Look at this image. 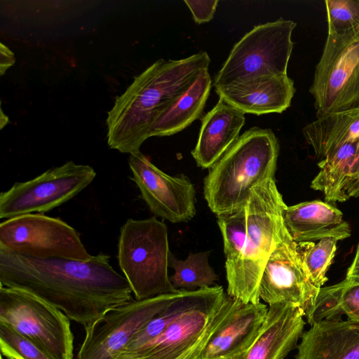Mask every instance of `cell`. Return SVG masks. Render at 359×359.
<instances>
[{
  "label": "cell",
  "mask_w": 359,
  "mask_h": 359,
  "mask_svg": "<svg viewBox=\"0 0 359 359\" xmlns=\"http://www.w3.org/2000/svg\"><path fill=\"white\" fill-rule=\"evenodd\" d=\"M0 284L38 297L83 327L134 299L126 278L103 253L82 261L36 258L0 248Z\"/></svg>",
  "instance_id": "cell-1"
},
{
  "label": "cell",
  "mask_w": 359,
  "mask_h": 359,
  "mask_svg": "<svg viewBox=\"0 0 359 359\" xmlns=\"http://www.w3.org/2000/svg\"><path fill=\"white\" fill-rule=\"evenodd\" d=\"M210 64L208 53L201 51L180 60H158L136 76L107 112L108 146L124 154L140 151L156 118Z\"/></svg>",
  "instance_id": "cell-2"
},
{
  "label": "cell",
  "mask_w": 359,
  "mask_h": 359,
  "mask_svg": "<svg viewBox=\"0 0 359 359\" xmlns=\"http://www.w3.org/2000/svg\"><path fill=\"white\" fill-rule=\"evenodd\" d=\"M279 143L269 128L245 130L210 168L203 193L217 216L232 213L245 206L252 189L274 178Z\"/></svg>",
  "instance_id": "cell-3"
},
{
  "label": "cell",
  "mask_w": 359,
  "mask_h": 359,
  "mask_svg": "<svg viewBox=\"0 0 359 359\" xmlns=\"http://www.w3.org/2000/svg\"><path fill=\"white\" fill-rule=\"evenodd\" d=\"M274 178L255 187L246 203L247 237L233 273L226 276L227 295L244 303H259V285L267 261L287 229L286 208Z\"/></svg>",
  "instance_id": "cell-4"
},
{
  "label": "cell",
  "mask_w": 359,
  "mask_h": 359,
  "mask_svg": "<svg viewBox=\"0 0 359 359\" xmlns=\"http://www.w3.org/2000/svg\"><path fill=\"white\" fill-rule=\"evenodd\" d=\"M166 225L156 217L128 219L121 226L118 262L136 300L176 292L168 273L171 255Z\"/></svg>",
  "instance_id": "cell-5"
},
{
  "label": "cell",
  "mask_w": 359,
  "mask_h": 359,
  "mask_svg": "<svg viewBox=\"0 0 359 359\" xmlns=\"http://www.w3.org/2000/svg\"><path fill=\"white\" fill-rule=\"evenodd\" d=\"M296 26L295 22L283 18L254 26L231 48L215 76V88L261 76L287 74Z\"/></svg>",
  "instance_id": "cell-6"
},
{
  "label": "cell",
  "mask_w": 359,
  "mask_h": 359,
  "mask_svg": "<svg viewBox=\"0 0 359 359\" xmlns=\"http://www.w3.org/2000/svg\"><path fill=\"white\" fill-rule=\"evenodd\" d=\"M0 323L28 338L51 359H73L70 319L32 294L1 285Z\"/></svg>",
  "instance_id": "cell-7"
},
{
  "label": "cell",
  "mask_w": 359,
  "mask_h": 359,
  "mask_svg": "<svg viewBox=\"0 0 359 359\" xmlns=\"http://www.w3.org/2000/svg\"><path fill=\"white\" fill-rule=\"evenodd\" d=\"M309 92L316 117L359 106V27L327 36Z\"/></svg>",
  "instance_id": "cell-8"
},
{
  "label": "cell",
  "mask_w": 359,
  "mask_h": 359,
  "mask_svg": "<svg viewBox=\"0 0 359 359\" xmlns=\"http://www.w3.org/2000/svg\"><path fill=\"white\" fill-rule=\"evenodd\" d=\"M95 177L93 167L69 161L30 180L15 182L0 194V218L48 212L79 194Z\"/></svg>",
  "instance_id": "cell-9"
},
{
  "label": "cell",
  "mask_w": 359,
  "mask_h": 359,
  "mask_svg": "<svg viewBox=\"0 0 359 359\" xmlns=\"http://www.w3.org/2000/svg\"><path fill=\"white\" fill-rule=\"evenodd\" d=\"M0 248L36 258L88 260L80 234L60 219L41 213L7 219L0 224Z\"/></svg>",
  "instance_id": "cell-10"
},
{
  "label": "cell",
  "mask_w": 359,
  "mask_h": 359,
  "mask_svg": "<svg viewBox=\"0 0 359 359\" xmlns=\"http://www.w3.org/2000/svg\"><path fill=\"white\" fill-rule=\"evenodd\" d=\"M180 291L143 300L134 299L83 327L85 337L76 359H116L135 334L163 311Z\"/></svg>",
  "instance_id": "cell-11"
},
{
  "label": "cell",
  "mask_w": 359,
  "mask_h": 359,
  "mask_svg": "<svg viewBox=\"0 0 359 359\" xmlns=\"http://www.w3.org/2000/svg\"><path fill=\"white\" fill-rule=\"evenodd\" d=\"M320 290L305 268L299 243L294 241L287 231L264 267L259 285V299L269 306L293 304L306 313L314 305Z\"/></svg>",
  "instance_id": "cell-12"
},
{
  "label": "cell",
  "mask_w": 359,
  "mask_h": 359,
  "mask_svg": "<svg viewBox=\"0 0 359 359\" xmlns=\"http://www.w3.org/2000/svg\"><path fill=\"white\" fill-rule=\"evenodd\" d=\"M129 166L152 213L172 223L188 222L195 216L196 190L186 175H167L140 151L130 154Z\"/></svg>",
  "instance_id": "cell-13"
},
{
  "label": "cell",
  "mask_w": 359,
  "mask_h": 359,
  "mask_svg": "<svg viewBox=\"0 0 359 359\" xmlns=\"http://www.w3.org/2000/svg\"><path fill=\"white\" fill-rule=\"evenodd\" d=\"M226 297L222 286L209 287L198 302L175 319L156 339L123 359H183L203 337Z\"/></svg>",
  "instance_id": "cell-14"
},
{
  "label": "cell",
  "mask_w": 359,
  "mask_h": 359,
  "mask_svg": "<svg viewBox=\"0 0 359 359\" xmlns=\"http://www.w3.org/2000/svg\"><path fill=\"white\" fill-rule=\"evenodd\" d=\"M268 309L261 302L244 303L235 299L231 311L207 341L201 359H233L243 353L261 331Z\"/></svg>",
  "instance_id": "cell-15"
},
{
  "label": "cell",
  "mask_w": 359,
  "mask_h": 359,
  "mask_svg": "<svg viewBox=\"0 0 359 359\" xmlns=\"http://www.w3.org/2000/svg\"><path fill=\"white\" fill-rule=\"evenodd\" d=\"M219 98L244 114H280L291 104L295 93L287 74L261 76L215 88Z\"/></svg>",
  "instance_id": "cell-16"
},
{
  "label": "cell",
  "mask_w": 359,
  "mask_h": 359,
  "mask_svg": "<svg viewBox=\"0 0 359 359\" xmlns=\"http://www.w3.org/2000/svg\"><path fill=\"white\" fill-rule=\"evenodd\" d=\"M304 309L293 304L269 306L265 322L254 342L233 359H284L304 332Z\"/></svg>",
  "instance_id": "cell-17"
},
{
  "label": "cell",
  "mask_w": 359,
  "mask_h": 359,
  "mask_svg": "<svg viewBox=\"0 0 359 359\" xmlns=\"http://www.w3.org/2000/svg\"><path fill=\"white\" fill-rule=\"evenodd\" d=\"M285 226L296 243L314 242L325 238L341 241L351 236L343 213L326 201L313 200L286 206L283 212Z\"/></svg>",
  "instance_id": "cell-18"
},
{
  "label": "cell",
  "mask_w": 359,
  "mask_h": 359,
  "mask_svg": "<svg viewBox=\"0 0 359 359\" xmlns=\"http://www.w3.org/2000/svg\"><path fill=\"white\" fill-rule=\"evenodd\" d=\"M245 114L219 98L202 118L197 143L191 151L197 165L210 168L238 139Z\"/></svg>",
  "instance_id": "cell-19"
},
{
  "label": "cell",
  "mask_w": 359,
  "mask_h": 359,
  "mask_svg": "<svg viewBox=\"0 0 359 359\" xmlns=\"http://www.w3.org/2000/svg\"><path fill=\"white\" fill-rule=\"evenodd\" d=\"M295 359H359V323L341 319L314 323L303 332Z\"/></svg>",
  "instance_id": "cell-20"
},
{
  "label": "cell",
  "mask_w": 359,
  "mask_h": 359,
  "mask_svg": "<svg viewBox=\"0 0 359 359\" xmlns=\"http://www.w3.org/2000/svg\"><path fill=\"white\" fill-rule=\"evenodd\" d=\"M212 84L208 69L201 72L156 118L151 126L149 137L172 135L199 118L210 95Z\"/></svg>",
  "instance_id": "cell-21"
},
{
  "label": "cell",
  "mask_w": 359,
  "mask_h": 359,
  "mask_svg": "<svg viewBox=\"0 0 359 359\" xmlns=\"http://www.w3.org/2000/svg\"><path fill=\"white\" fill-rule=\"evenodd\" d=\"M302 133L321 161L341 145L359 142V106L317 117Z\"/></svg>",
  "instance_id": "cell-22"
},
{
  "label": "cell",
  "mask_w": 359,
  "mask_h": 359,
  "mask_svg": "<svg viewBox=\"0 0 359 359\" xmlns=\"http://www.w3.org/2000/svg\"><path fill=\"white\" fill-rule=\"evenodd\" d=\"M358 154L359 142H347L339 147L319 161L320 170L312 180L311 187L323 192L327 203L345 201L343 187Z\"/></svg>",
  "instance_id": "cell-23"
},
{
  "label": "cell",
  "mask_w": 359,
  "mask_h": 359,
  "mask_svg": "<svg viewBox=\"0 0 359 359\" xmlns=\"http://www.w3.org/2000/svg\"><path fill=\"white\" fill-rule=\"evenodd\" d=\"M341 315L359 323V283L346 280L321 287L313 307L305 313L311 325L321 320H339Z\"/></svg>",
  "instance_id": "cell-24"
},
{
  "label": "cell",
  "mask_w": 359,
  "mask_h": 359,
  "mask_svg": "<svg viewBox=\"0 0 359 359\" xmlns=\"http://www.w3.org/2000/svg\"><path fill=\"white\" fill-rule=\"evenodd\" d=\"M210 251L191 253L184 260L171 253L169 266L175 270L170 280L176 290H196L215 286L218 278L208 263Z\"/></svg>",
  "instance_id": "cell-25"
},
{
  "label": "cell",
  "mask_w": 359,
  "mask_h": 359,
  "mask_svg": "<svg viewBox=\"0 0 359 359\" xmlns=\"http://www.w3.org/2000/svg\"><path fill=\"white\" fill-rule=\"evenodd\" d=\"M245 205L232 213L217 216V224L224 241L226 276H230L236 269L245 243L247 237Z\"/></svg>",
  "instance_id": "cell-26"
},
{
  "label": "cell",
  "mask_w": 359,
  "mask_h": 359,
  "mask_svg": "<svg viewBox=\"0 0 359 359\" xmlns=\"http://www.w3.org/2000/svg\"><path fill=\"white\" fill-rule=\"evenodd\" d=\"M337 241L334 238H325L318 243H299L305 268L318 289L327 280L326 273L335 255Z\"/></svg>",
  "instance_id": "cell-27"
},
{
  "label": "cell",
  "mask_w": 359,
  "mask_h": 359,
  "mask_svg": "<svg viewBox=\"0 0 359 359\" xmlns=\"http://www.w3.org/2000/svg\"><path fill=\"white\" fill-rule=\"evenodd\" d=\"M328 34L337 36L359 27V0H325Z\"/></svg>",
  "instance_id": "cell-28"
},
{
  "label": "cell",
  "mask_w": 359,
  "mask_h": 359,
  "mask_svg": "<svg viewBox=\"0 0 359 359\" xmlns=\"http://www.w3.org/2000/svg\"><path fill=\"white\" fill-rule=\"evenodd\" d=\"M0 349L4 358L51 359L36 344L3 323H0Z\"/></svg>",
  "instance_id": "cell-29"
},
{
  "label": "cell",
  "mask_w": 359,
  "mask_h": 359,
  "mask_svg": "<svg viewBox=\"0 0 359 359\" xmlns=\"http://www.w3.org/2000/svg\"><path fill=\"white\" fill-rule=\"evenodd\" d=\"M218 2V0H184L197 24L208 22L213 18Z\"/></svg>",
  "instance_id": "cell-30"
},
{
  "label": "cell",
  "mask_w": 359,
  "mask_h": 359,
  "mask_svg": "<svg viewBox=\"0 0 359 359\" xmlns=\"http://www.w3.org/2000/svg\"><path fill=\"white\" fill-rule=\"evenodd\" d=\"M227 314V311L224 309H219L216 313L214 318L208 325L205 334L203 337L198 341L194 348L183 359H201V353L204 348L207 341L208 340L210 335L212 334L214 330L221 323V321L225 318Z\"/></svg>",
  "instance_id": "cell-31"
},
{
  "label": "cell",
  "mask_w": 359,
  "mask_h": 359,
  "mask_svg": "<svg viewBox=\"0 0 359 359\" xmlns=\"http://www.w3.org/2000/svg\"><path fill=\"white\" fill-rule=\"evenodd\" d=\"M343 194L346 201L359 197V154L352 164L343 187Z\"/></svg>",
  "instance_id": "cell-32"
},
{
  "label": "cell",
  "mask_w": 359,
  "mask_h": 359,
  "mask_svg": "<svg viewBox=\"0 0 359 359\" xmlns=\"http://www.w3.org/2000/svg\"><path fill=\"white\" fill-rule=\"evenodd\" d=\"M15 62L14 53L3 43L0 44V73L1 75L11 67Z\"/></svg>",
  "instance_id": "cell-33"
},
{
  "label": "cell",
  "mask_w": 359,
  "mask_h": 359,
  "mask_svg": "<svg viewBox=\"0 0 359 359\" xmlns=\"http://www.w3.org/2000/svg\"><path fill=\"white\" fill-rule=\"evenodd\" d=\"M344 280L350 283H359V244L353 261L347 271Z\"/></svg>",
  "instance_id": "cell-34"
},
{
  "label": "cell",
  "mask_w": 359,
  "mask_h": 359,
  "mask_svg": "<svg viewBox=\"0 0 359 359\" xmlns=\"http://www.w3.org/2000/svg\"><path fill=\"white\" fill-rule=\"evenodd\" d=\"M1 359H11V358H4V357L1 356Z\"/></svg>",
  "instance_id": "cell-35"
}]
</instances>
